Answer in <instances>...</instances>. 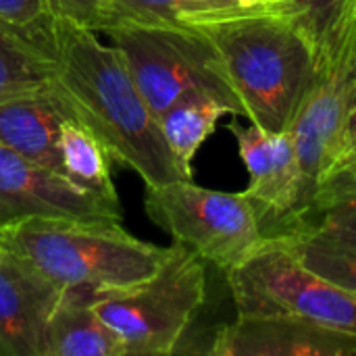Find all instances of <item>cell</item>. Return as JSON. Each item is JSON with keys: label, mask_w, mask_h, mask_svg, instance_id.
<instances>
[{"label": "cell", "mask_w": 356, "mask_h": 356, "mask_svg": "<svg viewBox=\"0 0 356 356\" xmlns=\"http://www.w3.org/2000/svg\"><path fill=\"white\" fill-rule=\"evenodd\" d=\"M106 35L121 52L138 90L156 117L192 96L219 98L234 115L244 117L225 65L204 29L117 27L108 29Z\"/></svg>", "instance_id": "5"}, {"label": "cell", "mask_w": 356, "mask_h": 356, "mask_svg": "<svg viewBox=\"0 0 356 356\" xmlns=\"http://www.w3.org/2000/svg\"><path fill=\"white\" fill-rule=\"evenodd\" d=\"M215 44L250 123L288 131L307 96L319 48L292 15H250L200 27Z\"/></svg>", "instance_id": "2"}, {"label": "cell", "mask_w": 356, "mask_h": 356, "mask_svg": "<svg viewBox=\"0 0 356 356\" xmlns=\"http://www.w3.org/2000/svg\"><path fill=\"white\" fill-rule=\"evenodd\" d=\"M250 15H292L288 0H186L188 27H204Z\"/></svg>", "instance_id": "22"}, {"label": "cell", "mask_w": 356, "mask_h": 356, "mask_svg": "<svg viewBox=\"0 0 356 356\" xmlns=\"http://www.w3.org/2000/svg\"><path fill=\"white\" fill-rule=\"evenodd\" d=\"M0 246L60 290L86 294L144 282L169 254L131 236L119 219H21L0 227Z\"/></svg>", "instance_id": "3"}, {"label": "cell", "mask_w": 356, "mask_h": 356, "mask_svg": "<svg viewBox=\"0 0 356 356\" xmlns=\"http://www.w3.org/2000/svg\"><path fill=\"white\" fill-rule=\"evenodd\" d=\"M294 229H309L338 244L356 248V184L321 188L307 215L288 232Z\"/></svg>", "instance_id": "18"}, {"label": "cell", "mask_w": 356, "mask_h": 356, "mask_svg": "<svg viewBox=\"0 0 356 356\" xmlns=\"http://www.w3.org/2000/svg\"><path fill=\"white\" fill-rule=\"evenodd\" d=\"M0 27L56 58V27L48 0H0Z\"/></svg>", "instance_id": "21"}, {"label": "cell", "mask_w": 356, "mask_h": 356, "mask_svg": "<svg viewBox=\"0 0 356 356\" xmlns=\"http://www.w3.org/2000/svg\"><path fill=\"white\" fill-rule=\"evenodd\" d=\"M56 63L52 92L102 140L113 161L134 169L146 188L190 179L115 44H104L96 31L58 19Z\"/></svg>", "instance_id": "1"}, {"label": "cell", "mask_w": 356, "mask_h": 356, "mask_svg": "<svg viewBox=\"0 0 356 356\" xmlns=\"http://www.w3.org/2000/svg\"><path fill=\"white\" fill-rule=\"evenodd\" d=\"M63 292L0 246V356H40L46 323Z\"/></svg>", "instance_id": "12"}, {"label": "cell", "mask_w": 356, "mask_h": 356, "mask_svg": "<svg viewBox=\"0 0 356 356\" xmlns=\"http://www.w3.org/2000/svg\"><path fill=\"white\" fill-rule=\"evenodd\" d=\"M223 115L234 113L219 98L192 96L169 106L156 117L163 138L186 177L192 179V161Z\"/></svg>", "instance_id": "16"}, {"label": "cell", "mask_w": 356, "mask_h": 356, "mask_svg": "<svg viewBox=\"0 0 356 356\" xmlns=\"http://www.w3.org/2000/svg\"><path fill=\"white\" fill-rule=\"evenodd\" d=\"M227 129L246 165L250 181L244 192L259 213L263 234H286L307 213L302 171L290 131H269L254 123H229Z\"/></svg>", "instance_id": "9"}, {"label": "cell", "mask_w": 356, "mask_h": 356, "mask_svg": "<svg viewBox=\"0 0 356 356\" xmlns=\"http://www.w3.org/2000/svg\"><path fill=\"white\" fill-rule=\"evenodd\" d=\"M186 0H104L98 33L117 27H188Z\"/></svg>", "instance_id": "20"}, {"label": "cell", "mask_w": 356, "mask_h": 356, "mask_svg": "<svg viewBox=\"0 0 356 356\" xmlns=\"http://www.w3.org/2000/svg\"><path fill=\"white\" fill-rule=\"evenodd\" d=\"M146 190L148 217L167 229L175 242L225 273L265 240L259 213L246 192L209 190L192 179Z\"/></svg>", "instance_id": "7"}, {"label": "cell", "mask_w": 356, "mask_h": 356, "mask_svg": "<svg viewBox=\"0 0 356 356\" xmlns=\"http://www.w3.org/2000/svg\"><path fill=\"white\" fill-rule=\"evenodd\" d=\"M209 353L215 356H353L356 336L288 315H238L223 325Z\"/></svg>", "instance_id": "11"}, {"label": "cell", "mask_w": 356, "mask_h": 356, "mask_svg": "<svg viewBox=\"0 0 356 356\" xmlns=\"http://www.w3.org/2000/svg\"><path fill=\"white\" fill-rule=\"evenodd\" d=\"M56 71L54 56L0 27V104L48 92Z\"/></svg>", "instance_id": "17"}, {"label": "cell", "mask_w": 356, "mask_h": 356, "mask_svg": "<svg viewBox=\"0 0 356 356\" xmlns=\"http://www.w3.org/2000/svg\"><path fill=\"white\" fill-rule=\"evenodd\" d=\"M277 236H284L290 242L309 269L356 296V248L338 244L309 229H294Z\"/></svg>", "instance_id": "19"}, {"label": "cell", "mask_w": 356, "mask_h": 356, "mask_svg": "<svg viewBox=\"0 0 356 356\" xmlns=\"http://www.w3.org/2000/svg\"><path fill=\"white\" fill-rule=\"evenodd\" d=\"M119 219L121 204L0 146V227L21 219Z\"/></svg>", "instance_id": "10"}, {"label": "cell", "mask_w": 356, "mask_h": 356, "mask_svg": "<svg viewBox=\"0 0 356 356\" xmlns=\"http://www.w3.org/2000/svg\"><path fill=\"white\" fill-rule=\"evenodd\" d=\"M238 315H288L356 336V296L309 269L284 236H265L227 271Z\"/></svg>", "instance_id": "6"}, {"label": "cell", "mask_w": 356, "mask_h": 356, "mask_svg": "<svg viewBox=\"0 0 356 356\" xmlns=\"http://www.w3.org/2000/svg\"><path fill=\"white\" fill-rule=\"evenodd\" d=\"M71 115L52 88L38 96H27L0 104V146L54 171L60 165V125Z\"/></svg>", "instance_id": "13"}, {"label": "cell", "mask_w": 356, "mask_h": 356, "mask_svg": "<svg viewBox=\"0 0 356 356\" xmlns=\"http://www.w3.org/2000/svg\"><path fill=\"white\" fill-rule=\"evenodd\" d=\"M40 356H125V350L94 309L92 294L65 290L46 323Z\"/></svg>", "instance_id": "14"}, {"label": "cell", "mask_w": 356, "mask_h": 356, "mask_svg": "<svg viewBox=\"0 0 356 356\" xmlns=\"http://www.w3.org/2000/svg\"><path fill=\"white\" fill-rule=\"evenodd\" d=\"M340 184H356V102L346 119L338 152H336L332 165L327 167V171L323 173L317 192L321 188L340 186Z\"/></svg>", "instance_id": "24"}, {"label": "cell", "mask_w": 356, "mask_h": 356, "mask_svg": "<svg viewBox=\"0 0 356 356\" xmlns=\"http://www.w3.org/2000/svg\"><path fill=\"white\" fill-rule=\"evenodd\" d=\"M355 102L356 17H350L321 46L313 83L288 129L302 171L307 211L311 209L323 173L338 152Z\"/></svg>", "instance_id": "8"}, {"label": "cell", "mask_w": 356, "mask_h": 356, "mask_svg": "<svg viewBox=\"0 0 356 356\" xmlns=\"http://www.w3.org/2000/svg\"><path fill=\"white\" fill-rule=\"evenodd\" d=\"M60 165L67 179L100 196L106 202L121 204L111 175L113 156L102 140L79 119L67 115L58 138Z\"/></svg>", "instance_id": "15"}, {"label": "cell", "mask_w": 356, "mask_h": 356, "mask_svg": "<svg viewBox=\"0 0 356 356\" xmlns=\"http://www.w3.org/2000/svg\"><path fill=\"white\" fill-rule=\"evenodd\" d=\"M48 2L58 19L98 33V21L104 0H48Z\"/></svg>", "instance_id": "25"}, {"label": "cell", "mask_w": 356, "mask_h": 356, "mask_svg": "<svg viewBox=\"0 0 356 356\" xmlns=\"http://www.w3.org/2000/svg\"><path fill=\"white\" fill-rule=\"evenodd\" d=\"M204 296V261L175 242L152 277L92 294V302L125 356H165L177 350Z\"/></svg>", "instance_id": "4"}, {"label": "cell", "mask_w": 356, "mask_h": 356, "mask_svg": "<svg viewBox=\"0 0 356 356\" xmlns=\"http://www.w3.org/2000/svg\"><path fill=\"white\" fill-rule=\"evenodd\" d=\"M346 17H356V0H348V6H346Z\"/></svg>", "instance_id": "26"}, {"label": "cell", "mask_w": 356, "mask_h": 356, "mask_svg": "<svg viewBox=\"0 0 356 356\" xmlns=\"http://www.w3.org/2000/svg\"><path fill=\"white\" fill-rule=\"evenodd\" d=\"M288 4L292 17L309 31L319 50L348 21V0H288Z\"/></svg>", "instance_id": "23"}]
</instances>
